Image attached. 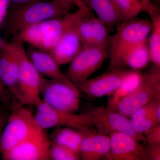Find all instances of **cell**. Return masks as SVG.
I'll return each mask as SVG.
<instances>
[{"label": "cell", "mask_w": 160, "mask_h": 160, "mask_svg": "<svg viewBox=\"0 0 160 160\" xmlns=\"http://www.w3.org/2000/svg\"><path fill=\"white\" fill-rule=\"evenodd\" d=\"M82 5L78 7L77 10L74 12H69L63 16L41 22L44 33V39L39 50L48 52L51 51L68 27L79 16Z\"/></svg>", "instance_id": "obj_16"}, {"label": "cell", "mask_w": 160, "mask_h": 160, "mask_svg": "<svg viewBox=\"0 0 160 160\" xmlns=\"http://www.w3.org/2000/svg\"><path fill=\"white\" fill-rule=\"evenodd\" d=\"M14 5L8 10L1 25L6 37L13 36L26 26L63 16L75 6L69 0H37Z\"/></svg>", "instance_id": "obj_1"}, {"label": "cell", "mask_w": 160, "mask_h": 160, "mask_svg": "<svg viewBox=\"0 0 160 160\" xmlns=\"http://www.w3.org/2000/svg\"><path fill=\"white\" fill-rule=\"evenodd\" d=\"M117 26L116 32L109 42L110 62L107 71L113 70L120 58L129 48L148 39L152 25L149 19L134 18Z\"/></svg>", "instance_id": "obj_4"}, {"label": "cell", "mask_w": 160, "mask_h": 160, "mask_svg": "<svg viewBox=\"0 0 160 160\" xmlns=\"http://www.w3.org/2000/svg\"><path fill=\"white\" fill-rule=\"evenodd\" d=\"M136 71L129 69L109 70L97 77L88 79L77 86L89 97H102L114 92Z\"/></svg>", "instance_id": "obj_11"}, {"label": "cell", "mask_w": 160, "mask_h": 160, "mask_svg": "<svg viewBox=\"0 0 160 160\" xmlns=\"http://www.w3.org/2000/svg\"><path fill=\"white\" fill-rule=\"evenodd\" d=\"M87 112L91 116L98 133L109 135L115 132H122L131 135L139 142H146L144 135L137 133L132 128L130 120L119 112L104 106H91Z\"/></svg>", "instance_id": "obj_9"}, {"label": "cell", "mask_w": 160, "mask_h": 160, "mask_svg": "<svg viewBox=\"0 0 160 160\" xmlns=\"http://www.w3.org/2000/svg\"><path fill=\"white\" fill-rule=\"evenodd\" d=\"M8 106L10 112L1 138V153L42 129L36 122L32 112L17 100H12Z\"/></svg>", "instance_id": "obj_3"}, {"label": "cell", "mask_w": 160, "mask_h": 160, "mask_svg": "<svg viewBox=\"0 0 160 160\" xmlns=\"http://www.w3.org/2000/svg\"><path fill=\"white\" fill-rule=\"evenodd\" d=\"M29 60L42 75L51 79L71 82L63 73L59 66L49 53L29 46L26 51Z\"/></svg>", "instance_id": "obj_18"}, {"label": "cell", "mask_w": 160, "mask_h": 160, "mask_svg": "<svg viewBox=\"0 0 160 160\" xmlns=\"http://www.w3.org/2000/svg\"><path fill=\"white\" fill-rule=\"evenodd\" d=\"M83 1H84L86 4V3L87 2V1H88V0H83Z\"/></svg>", "instance_id": "obj_39"}, {"label": "cell", "mask_w": 160, "mask_h": 160, "mask_svg": "<svg viewBox=\"0 0 160 160\" xmlns=\"http://www.w3.org/2000/svg\"><path fill=\"white\" fill-rule=\"evenodd\" d=\"M9 112L5 107L0 109V153H1V141L3 129L6 126Z\"/></svg>", "instance_id": "obj_30"}, {"label": "cell", "mask_w": 160, "mask_h": 160, "mask_svg": "<svg viewBox=\"0 0 160 160\" xmlns=\"http://www.w3.org/2000/svg\"><path fill=\"white\" fill-rule=\"evenodd\" d=\"M109 55V46L83 45L69 63L65 74L72 82L78 86L99 70Z\"/></svg>", "instance_id": "obj_7"}, {"label": "cell", "mask_w": 160, "mask_h": 160, "mask_svg": "<svg viewBox=\"0 0 160 160\" xmlns=\"http://www.w3.org/2000/svg\"><path fill=\"white\" fill-rule=\"evenodd\" d=\"M142 5L143 10L145 11V9L147 8V6H149L151 3L150 0H138Z\"/></svg>", "instance_id": "obj_34"}, {"label": "cell", "mask_w": 160, "mask_h": 160, "mask_svg": "<svg viewBox=\"0 0 160 160\" xmlns=\"http://www.w3.org/2000/svg\"><path fill=\"white\" fill-rule=\"evenodd\" d=\"M13 99L10 92L0 78V103L4 105H9Z\"/></svg>", "instance_id": "obj_29"}, {"label": "cell", "mask_w": 160, "mask_h": 160, "mask_svg": "<svg viewBox=\"0 0 160 160\" xmlns=\"http://www.w3.org/2000/svg\"><path fill=\"white\" fill-rule=\"evenodd\" d=\"M51 141L45 129H40L9 150L1 153L4 160H51Z\"/></svg>", "instance_id": "obj_10"}, {"label": "cell", "mask_w": 160, "mask_h": 160, "mask_svg": "<svg viewBox=\"0 0 160 160\" xmlns=\"http://www.w3.org/2000/svg\"><path fill=\"white\" fill-rule=\"evenodd\" d=\"M18 64L19 87L21 103L24 105L37 107L42 102L40 87L43 76L36 69L28 57L24 42L17 34L9 42Z\"/></svg>", "instance_id": "obj_2"}, {"label": "cell", "mask_w": 160, "mask_h": 160, "mask_svg": "<svg viewBox=\"0 0 160 160\" xmlns=\"http://www.w3.org/2000/svg\"><path fill=\"white\" fill-rule=\"evenodd\" d=\"M109 136V150L105 160H149L142 145L131 135L115 132Z\"/></svg>", "instance_id": "obj_13"}, {"label": "cell", "mask_w": 160, "mask_h": 160, "mask_svg": "<svg viewBox=\"0 0 160 160\" xmlns=\"http://www.w3.org/2000/svg\"><path fill=\"white\" fill-rule=\"evenodd\" d=\"M109 150V135L100 134L95 131L89 132L85 135L81 142L80 159L105 160Z\"/></svg>", "instance_id": "obj_17"}, {"label": "cell", "mask_w": 160, "mask_h": 160, "mask_svg": "<svg viewBox=\"0 0 160 160\" xmlns=\"http://www.w3.org/2000/svg\"><path fill=\"white\" fill-rule=\"evenodd\" d=\"M151 3L156 7L160 8V0H153V2H152Z\"/></svg>", "instance_id": "obj_36"}, {"label": "cell", "mask_w": 160, "mask_h": 160, "mask_svg": "<svg viewBox=\"0 0 160 160\" xmlns=\"http://www.w3.org/2000/svg\"><path fill=\"white\" fill-rule=\"evenodd\" d=\"M149 61L150 52L147 39L135 44L125 52L113 70L129 69L138 71L146 68Z\"/></svg>", "instance_id": "obj_19"}, {"label": "cell", "mask_w": 160, "mask_h": 160, "mask_svg": "<svg viewBox=\"0 0 160 160\" xmlns=\"http://www.w3.org/2000/svg\"><path fill=\"white\" fill-rule=\"evenodd\" d=\"M5 40H3L2 38L0 37V47L1 46H2L3 44H4V42H5Z\"/></svg>", "instance_id": "obj_37"}, {"label": "cell", "mask_w": 160, "mask_h": 160, "mask_svg": "<svg viewBox=\"0 0 160 160\" xmlns=\"http://www.w3.org/2000/svg\"><path fill=\"white\" fill-rule=\"evenodd\" d=\"M51 160H78L80 155L72 150L62 145L51 142L50 148Z\"/></svg>", "instance_id": "obj_27"}, {"label": "cell", "mask_w": 160, "mask_h": 160, "mask_svg": "<svg viewBox=\"0 0 160 160\" xmlns=\"http://www.w3.org/2000/svg\"><path fill=\"white\" fill-rule=\"evenodd\" d=\"M86 4L110 29L124 21L121 12L112 0H88Z\"/></svg>", "instance_id": "obj_20"}, {"label": "cell", "mask_w": 160, "mask_h": 160, "mask_svg": "<svg viewBox=\"0 0 160 160\" xmlns=\"http://www.w3.org/2000/svg\"><path fill=\"white\" fill-rule=\"evenodd\" d=\"M23 42L28 43L30 46L39 49L44 39V33L41 23L26 26L16 34Z\"/></svg>", "instance_id": "obj_25"}, {"label": "cell", "mask_w": 160, "mask_h": 160, "mask_svg": "<svg viewBox=\"0 0 160 160\" xmlns=\"http://www.w3.org/2000/svg\"><path fill=\"white\" fill-rule=\"evenodd\" d=\"M121 12L124 21L135 18L143 11V6L138 0H112Z\"/></svg>", "instance_id": "obj_26"}, {"label": "cell", "mask_w": 160, "mask_h": 160, "mask_svg": "<svg viewBox=\"0 0 160 160\" xmlns=\"http://www.w3.org/2000/svg\"><path fill=\"white\" fill-rule=\"evenodd\" d=\"M81 12L64 32L57 44L49 52L59 66L70 63L83 46L77 28V22Z\"/></svg>", "instance_id": "obj_15"}, {"label": "cell", "mask_w": 160, "mask_h": 160, "mask_svg": "<svg viewBox=\"0 0 160 160\" xmlns=\"http://www.w3.org/2000/svg\"><path fill=\"white\" fill-rule=\"evenodd\" d=\"M56 128L52 132L51 142L65 146L79 154L80 146L85 133L71 127Z\"/></svg>", "instance_id": "obj_22"}, {"label": "cell", "mask_w": 160, "mask_h": 160, "mask_svg": "<svg viewBox=\"0 0 160 160\" xmlns=\"http://www.w3.org/2000/svg\"><path fill=\"white\" fill-rule=\"evenodd\" d=\"M145 11L151 18L152 25L150 37L147 39L150 52V61L153 65L160 67V8L153 6L151 3Z\"/></svg>", "instance_id": "obj_21"}, {"label": "cell", "mask_w": 160, "mask_h": 160, "mask_svg": "<svg viewBox=\"0 0 160 160\" xmlns=\"http://www.w3.org/2000/svg\"><path fill=\"white\" fill-rule=\"evenodd\" d=\"M142 74L137 71L128 78L119 88L114 92L113 97L108 100L107 108L114 111L115 108L121 99L133 91L142 80Z\"/></svg>", "instance_id": "obj_24"}, {"label": "cell", "mask_w": 160, "mask_h": 160, "mask_svg": "<svg viewBox=\"0 0 160 160\" xmlns=\"http://www.w3.org/2000/svg\"><path fill=\"white\" fill-rule=\"evenodd\" d=\"M160 95V67L153 65L146 73L134 90L118 102L114 111L126 117L154 100Z\"/></svg>", "instance_id": "obj_5"}, {"label": "cell", "mask_w": 160, "mask_h": 160, "mask_svg": "<svg viewBox=\"0 0 160 160\" xmlns=\"http://www.w3.org/2000/svg\"><path fill=\"white\" fill-rule=\"evenodd\" d=\"M69 1L74 3L75 6H76L77 7L80 6L83 2H84L83 0H69Z\"/></svg>", "instance_id": "obj_35"}, {"label": "cell", "mask_w": 160, "mask_h": 160, "mask_svg": "<svg viewBox=\"0 0 160 160\" xmlns=\"http://www.w3.org/2000/svg\"><path fill=\"white\" fill-rule=\"evenodd\" d=\"M77 28L83 45L109 46L110 29L94 15L86 4L78 19Z\"/></svg>", "instance_id": "obj_12"}, {"label": "cell", "mask_w": 160, "mask_h": 160, "mask_svg": "<svg viewBox=\"0 0 160 160\" xmlns=\"http://www.w3.org/2000/svg\"><path fill=\"white\" fill-rule=\"evenodd\" d=\"M4 105H3V104L0 103V109H2V108L3 107H4Z\"/></svg>", "instance_id": "obj_38"}, {"label": "cell", "mask_w": 160, "mask_h": 160, "mask_svg": "<svg viewBox=\"0 0 160 160\" xmlns=\"http://www.w3.org/2000/svg\"><path fill=\"white\" fill-rule=\"evenodd\" d=\"M9 3L8 0H0V26L7 14Z\"/></svg>", "instance_id": "obj_32"}, {"label": "cell", "mask_w": 160, "mask_h": 160, "mask_svg": "<svg viewBox=\"0 0 160 160\" xmlns=\"http://www.w3.org/2000/svg\"><path fill=\"white\" fill-rule=\"evenodd\" d=\"M146 152L149 160H160V145L149 146Z\"/></svg>", "instance_id": "obj_31"}, {"label": "cell", "mask_w": 160, "mask_h": 160, "mask_svg": "<svg viewBox=\"0 0 160 160\" xmlns=\"http://www.w3.org/2000/svg\"><path fill=\"white\" fill-rule=\"evenodd\" d=\"M149 146L160 145V125L152 127L143 132Z\"/></svg>", "instance_id": "obj_28"}, {"label": "cell", "mask_w": 160, "mask_h": 160, "mask_svg": "<svg viewBox=\"0 0 160 160\" xmlns=\"http://www.w3.org/2000/svg\"><path fill=\"white\" fill-rule=\"evenodd\" d=\"M36 108L37 110L34 116L35 120L42 129L69 127L82 132L85 134L95 131L91 116L88 112L76 114L72 112L59 110L43 101Z\"/></svg>", "instance_id": "obj_6"}, {"label": "cell", "mask_w": 160, "mask_h": 160, "mask_svg": "<svg viewBox=\"0 0 160 160\" xmlns=\"http://www.w3.org/2000/svg\"><path fill=\"white\" fill-rule=\"evenodd\" d=\"M81 91L72 82H66L42 78L40 87L42 100L59 110L69 112L79 109Z\"/></svg>", "instance_id": "obj_8"}, {"label": "cell", "mask_w": 160, "mask_h": 160, "mask_svg": "<svg viewBox=\"0 0 160 160\" xmlns=\"http://www.w3.org/2000/svg\"><path fill=\"white\" fill-rule=\"evenodd\" d=\"M8 1L9 2H11L13 4H16V5H23V4H27L31 2H34L37 0H8Z\"/></svg>", "instance_id": "obj_33"}, {"label": "cell", "mask_w": 160, "mask_h": 160, "mask_svg": "<svg viewBox=\"0 0 160 160\" xmlns=\"http://www.w3.org/2000/svg\"><path fill=\"white\" fill-rule=\"evenodd\" d=\"M155 98L138 109L130 116L132 126L138 134L143 135L144 132L160 125L153 114Z\"/></svg>", "instance_id": "obj_23"}, {"label": "cell", "mask_w": 160, "mask_h": 160, "mask_svg": "<svg viewBox=\"0 0 160 160\" xmlns=\"http://www.w3.org/2000/svg\"><path fill=\"white\" fill-rule=\"evenodd\" d=\"M18 64L10 43L5 41L0 47V78L14 99L21 103Z\"/></svg>", "instance_id": "obj_14"}]
</instances>
